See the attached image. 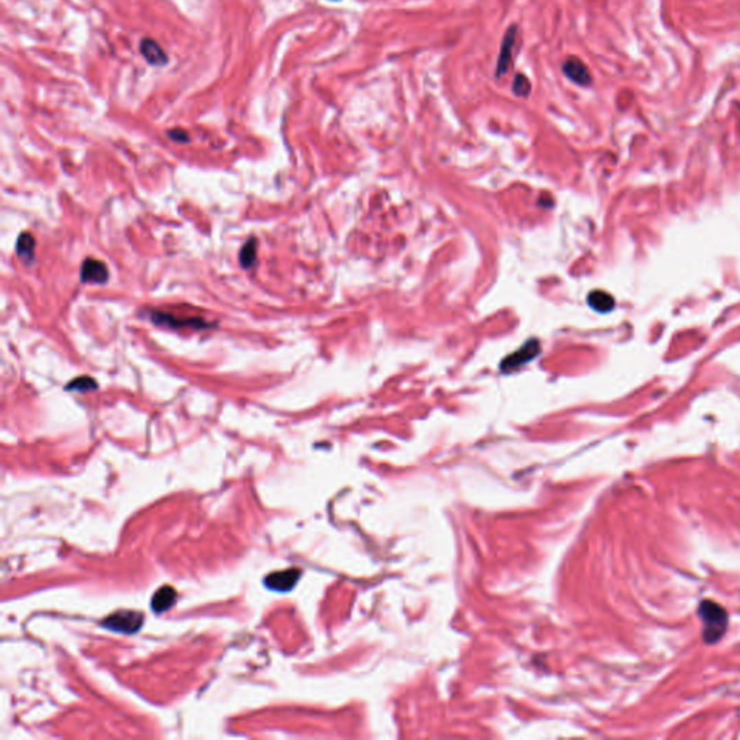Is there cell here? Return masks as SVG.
Listing matches in <instances>:
<instances>
[{"instance_id":"obj_12","label":"cell","mask_w":740,"mask_h":740,"mask_svg":"<svg viewBox=\"0 0 740 740\" xmlns=\"http://www.w3.org/2000/svg\"><path fill=\"white\" fill-rule=\"evenodd\" d=\"M256 255H257V239L252 238L242 246L240 253H239L240 265L244 269H251L256 262Z\"/></svg>"},{"instance_id":"obj_9","label":"cell","mask_w":740,"mask_h":740,"mask_svg":"<svg viewBox=\"0 0 740 740\" xmlns=\"http://www.w3.org/2000/svg\"><path fill=\"white\" fill-rule=\"evenodd\" d=\"M176 600V592L171 586H163L158 588V592L152 597V610L155 613H163L174 606Z\"/></svg>"},{"instance_id":"obj_10","label":"cell","mask_w":740,"mask_h":740,"mask_svg":"<svg viewBox=\"0 0 740 740\" xmlns=\"http://www.w3.org/2000/svg\"><path fill=\"white\" fill-rule=\"evenodd\" d=\"M515 34H516V28H511L503 39L502 52H500L499 64H498V76L505 74L506 71H508V67L511 64V57H512V47L515 44Z\"/></svg>"},{"instance_id":"obj_13","label":"cell","mask_w":740,"mask_h":740,"mask_svg":"<svg viewBox=\"0 0 740 740\" xmlns=\"http://www.w3.org/2000/svg\"><path fill=\"white\" fill-rule=\"evenodd\" d=\"M588 304H590L594 310H597L600 312H608V311H610L613 308L614 301L606 292L594 291V292H592L590 295H588Z\"/></svg>"},{"instance_id":"obj_5","label":"cell","mask_w":740,"mask_h":740,"mask_svg":"<svg viewBox=\"0 0 740 740\" xmlns=\"http://www.w3.org/2000/svg\"><path fill=\"white\" fill-rule=\"evenodd\" d=\"M80 278L84 284L103 285L108 281V269L99 259L87 257L81 265Z\"/></svg>"},{"instance_id":"obj_15","label":"cell","mask_w":740,"mask_h":740,"mask_svg":"<svg viewBox=\"0 0 740 740\" xmlns=\"http://www.w3.org/2000/svg\"><path fill=\"white\" fill-rule=\"evenodd\" d=\"M512 91L518 95V97H527V95L531 93L529 80L524 74H516L513 84H512Z\"/></svg>"},{"instance_id":"obj_14","label":"cell","mask_w":740,"mask_h":740,"mask_svg":"<svg viewBox=\"0 0 740 740\" xmlns=\"http://www.w3.org/2000/svg\"><path fill=\"white\" fill-rule=\"evenodd\" d=\"M97 389V382L89 376H80L73 379L70 383H67L65 391H76V392H91Z\"/></svg>"},{"instance_id":"obj_4","label":"cell","mask_w":740,"mask_h":740,"mask_svg":"<svg viewBox=\"0 0 740 740\" xmlns=\"http://www.w3.org/2000/svg\"><path fill=\"white\" fill-rule=\"evenodd\" d=\"M538 354H540V341L531 340L525 346H522L519 350L508 356V358L502 362V370H505V372H512V370H516L520 366H524L528 362L535 359Z\"/></svg>"},{"instance_id":"obj_2","label":"cell","mask_w":740,"mask_h":740,"mask_svg":"<svg viewBox=\"0 0 740 740\" xmlns=\"http://www.w3.org/2000/svg\"><path fill=\"white\" fill-rule=\"evenodd\" d=\"M143 623V614L141 612L133 610H120L116 612L103 621V626L120 634H135L138 632Z\"/></svg>"},{"instance_id":"obj_6","label":"cell","mask_w":740,"mask_h":740,"mask_svg":"<svg viewBox=\"0 0 740 740\" xmlns=\"http://www.w3.org/2000/svg\"><path fill=\"white\" fill-rule=\"evenodd\" d=\"M301 571L298 568L282 570L269 574L265 579V586L275 592H290L298 583Z\"/></svg>"},{"instance_id":"obj_1","label":"cell","mask_w":740,"mask_h":740,"mask_svg":"<svg viewBox=\"0 0 740 740\" xmlns=\"http://www.w3.org/2000/svg\"><path fill=\"white\" fill-rule=\"evenodd\" d=\"M703 622V635L704 640L708 643L717 642L728 629V614L724 609L710 600H703L700 609H698Z\"/></svg>"},{"instance_id":"obj_3","label":"cell","mask_w":740,"mask_h":740,"mask_svg":"<svg viewBox=\"0 0 740 740\" xmlns=\"http://www.w3.org/2000/svg\"><path fill=\"white\" fill-rule=\"evenodd\" d=\"M150 321L159 327L167 328H193V330H201L209 328L210 323L204 321L200 317H178L171 312L165 311H150Z\"/></svg>"},{"instance_id":"obj_8","label":"cell","mask_w":740,"mask_h":740,"mask_svg":"<svg viewBox=\"0 0 740 740\" xmlns=\"http://www.w3.org/2000/svg\"><path fill=\"white\" fill-rule=\"evenodd\" d=\"M141 52L142 56L145 57V60L152 64V65H157V67H161V65H165L168 62V57L165 51H163L159 44H157L155 41L152 39H143L141 43Z\"/></svg>"},{"instance_id":"obj_11","label":"cell","mask_w":740,"mask_h":740,"mask_svg":"<svg viewBox=\"0 0 740 740\" xmlns=\"http://www.w3.org/2000/svg\"><path fill=\"white\" fill-rule=\"evenodd\" d=\"M16 253L22 259V262L25 264L32 262L34 253H35V239L31 233L28 231L21 233L18 243H16Z\"/></svg>"},{"instance_id":"obj_16","label":"cell","mask_w":740,"mask_h":740,"mask_svg":"<svg viewBox=\"0 0 740 740\" xmlns=\"http://www.w3.org/2000/svg\"><path fill=\"white\" fill-rule=\"evenodd\" d=\"M168 136L175 142H188L187 132H184L181 129H175L172 132H168Z\"/></svg>"},{"instance_id":"obj_17","label":"cell","mask_w":740,"mask_h":740,"mask_svg":"<svg viewBox=\"0 0 740 740\" xmlns=\"http://www.w3.org/2000/svg\"><path fill=\"white\" fill-rule=\"evenodd\" d=\"M334 2H336V0H334Z\"/></svg>"},{"instance_id":"obj_7","label":"cell","mask_w":740,"mask_h":740,"mask_svg":"<svg viewBox=\"0 0 740 740\" xmlns=\"http://www.w3.org/2000/svg\"><path fill=\"white\" fill-rule=\"evenodd\" d=\"M563 71L575 84L588 86L592 83L590 73H588L587 67L579 58H568L563 65Z\"/></svg>"}]
</instances>
